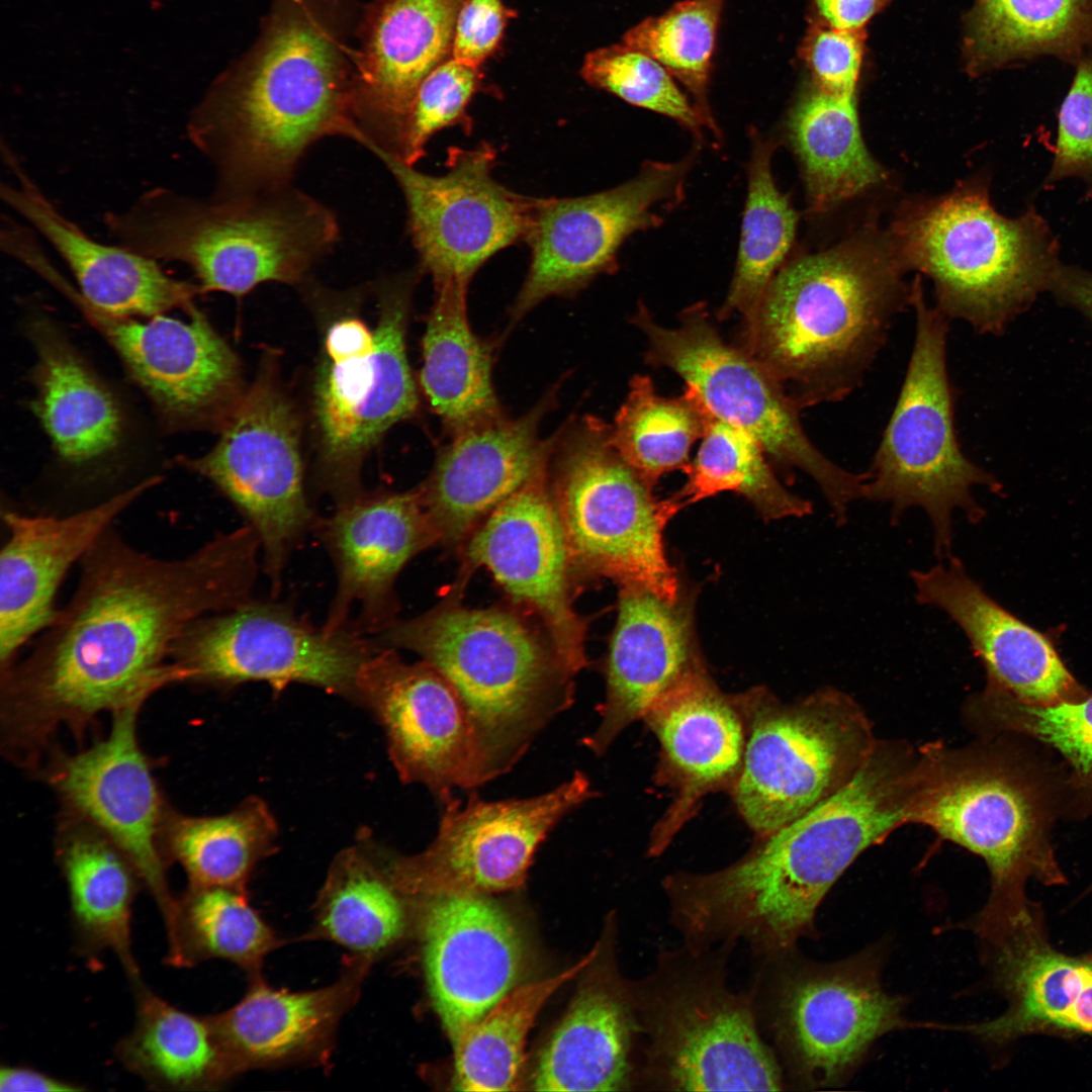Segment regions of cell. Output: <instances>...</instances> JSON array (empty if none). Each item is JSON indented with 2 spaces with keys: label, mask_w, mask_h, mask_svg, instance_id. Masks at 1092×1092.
<instances>
[{
  "label": "cell",
  "mask_w": 1092,
  "mask_h": 1092,
  "mask_svg": "<svg viewBox=\"0 0 1092 1092\" xmlns=\"http://www.w3.org/2000/svg\"><path fill=\"white\" fill-rule=\"evenodd\" d=\"M261 544L248 524L191 554L154 557L107 528L82 560L69 604L31 652L1 671L6 743L32 756L61 725L141 705L186 681L173 647L196 620L251 600Z\"/></svg>",
  "instance_id": "cell-1"
},
{
  "label": "cell",
  "mask_w": 1092,
  "mask_h": 1092,
  "mask_svg": "<svg viewBox=\"0 0 1092 1092\" xmlns=\"http://www.w3.org/2000/svg\"><path fill=\"white\" fill-rule=\"evenodd\" d=\"M919 766V747L878 739L844 787L745 856L711 873H679L671 898L684 933L705 947L743 941L757 959L794 949L846 869L909 823Z\"/></svg>",
  "instance_id": "cell-2"
},
{
  "label": "cell",
  "mask_w": 1092,
  "mask_h": 1092,
  "mask_svg": "<svg viewBox=\"0 0 1092 1092\" xmlns=\"http://www.w3.org/2000/svg\"><path fill=\"white\" fill-rule=\"evenodd\" d=\"M331 24L310 0H282L250 56L194 107L186 132L215 173L214 194L289 185L318 141H357L353 75Z\"/></svg>",
  "instance_id": "cell-3"
},
{
  "label": "cell",
  "mask_w": 1092,
  "mask_h": 1092,
  "mask_svg": "<svg viewBox=\"0 0 1092 1092\" xmlns=\"http://www.w3.org/2000/svg\"><path fill=\"white\" fill-rule=\"evenodd\" d=\"M892 246L858 237L790 261L737 345L800 410L838 402L863 382L897 315L911 305Z\"/></svg>",
  "instance_id": "cell-4"
},
{
  "label": "cell",
  "mask_w": 1092,
  "mask_h": 1092,
  "mask_svg": "<svg viewBox=\"0 0 1092 1092\" xmlns=\"http://www.w3.org/2000/svg\"><path fill=\"white\" fill-rule=\"evenodd\" d=\"M104 223L116 244L189 267L202 292L235 296L301 283L340 239L334 211L291 184L209 199L155 187Z\"/></svg>",
  "instance_id": "cell-5"
},
{
  "label": "cell",
  "mask_w": 1092,
  "mask_h": 1092,
  "mask_svg": "<svg viewBox=\"0 0 1092 1092\" xmlns=\"http://www.w3.org/2000/svg\"><path fill=\"white\" fill-rule=\"evenodd\" d=\"M920 749L909 823L926 825L980 856L990 874L989 899L1026 894L1031 881L1067 884L1051 841L1055 820L1072 809L1067 775L1028 755L1008 733Z\"/></svg>",
  "instance_id": "cell-6"
},
{
  "label": "cell",
  "mask_w": 1092,
  "mask_h": 1092,
  "mask_svg": "<svg viewBox=\"0 0 1092 1092\" xmlns=\"http://www.w3.org/2000/svg\"><path fill=\"white\" fill-rule=\"evenodd\" d=\"M372 640L415 652L453 687L470 718L482 785L513 768L573 703L574 675L504 611L444 605L395 619Z\"/></svg>",
  "instance_id": "cell-7"
},
{
  "label": "cell",
  "mask_w": 1092,
  "mask_h": 1092,
  "mask_svg": "<svg viewBox=\"0 0 1092 1092\" xmlns=\"http://www.w3.org/2000/svg\"><path fill=\"white\" fill-rule=\"evenodd\" d=\"M734 944L662 950L631 982L639 1023L638 1083L664 1091H781L782 1066L750 990L728 985Z\"/></svg>",
  "instance_id": "cell-8"
},
{
  "label": "cell",
  "mask_w": 1092,
  "mask_h": 1092,
  "mask_svg": "<svg viewBox=\"0 0 1092 1092\" xmlns=\"http://www.w3.org/2000/svg\"><path fill=\"white\" fill-rule=\"evenodd\" d=\"M892 248L902 266L932 280L938 310L979 333L1002 332L1051 289L1062 264L1058 239L1034 207L1003 216L981 185L906 210L894 225Z\"/></svg>",
  "instance_id": "cell-9"
},
{
  "label": "cell",
  "mask_w": 1092,
  "mask_h": 1092,
  "mask_svg": "<svg viewBox=\"0 0 1092 1092\" xmlns=\"http://www.w3.org/2000/svg\"><path fill=\"white\" fill-rule=\"evenodd\" d=\"M915 334L905 377L874 453L863 499L887 505L898 522L912 508L927 516L938 559L950 555L953 516L984 517L974 489L998 492L1000 484L970 460L959 442L956 394L947 370L949 320L924 299L920 279L911 285Z\"/></svg>",
  "instance_id": "cell-10"
},
{
  "label": "cell",
  "mask_w": 1092,
  "mask_h": 1092,
  "mask_svg": "<svg viewBox=\"0 0 1092 1092\" xmlns=\"http://www.w3.org/2000/svg\"><path fill=\"white\" fill-rule=\"evenodd\" d=\"M551 459V491L571 563L620 586L676 600L681 586L664 530L684 508L678 497L657 498L655 485L614 447L610 425L593 416L558 432Z\"/></svg>",
  "instance_id": "cell-11"
},
{
  "label": "cell",
  "mask_w": 1092,
  "mask_h": 1092,
  "mask_svg": "<svg viewBox=\"0 0 1092 1092\" xmlns=\"http://www.w3.org/2000/svg\"><path fill=\"white\" fill-rule=\"evenodd\" d=\"M879 958L872 949L824 964L791 949L759 960L750 988L759 1027L791 1080L839 1083L877 1038L915 1025L903 999L883 989Z\"/></svg>",
  "instance_id": "cell-12"
},
{
  "label": "cell",
  "mask_w": 1092,
  "mask_h": 1092,
  "mask_svg": "<svg viewBox=\"0 0 1092 1092\" xmlns=\"http://www.w3.org/2000/svg\"><path fill=\"white\" fill-rule=\"evenodd\" d=\"M678 320L677 327L661 326L639 303L632 324L647 341L646 362L676 373L713 417L750 435L775 464L811 477L842 526L850 507L863 499L866 473L840 467L816 448L801 410L758 361L721 337L705 303L687 307Z\"/></svg>",
  "instance_id": "cell-13"
},
{
  "label": "cell",
  "mask_w": 1092,
  "mask_h": 1092,
  "mask_svg": "<svg viewBox=\"0 0 1092 1092\" xmlns=\"http://www.w3.org/2000/svg\"><path fill=\"white\" fill-rule=\"evenodd\" d=\"M741 696L747 738L733 796L765 837L844 787L878 739L860 705L836 688L793 703L760 689Z\"/></svg>",
  "instance_id": "cell-14"
},
{
  "label": "cell",
  "mask_w": 1092,
  "mask_h": 1092,
  "mask_svg": "<svg viewBox=\"0 0 1092 1092\" xmlns=\"http://www.w3.org/2000/svg\"><path fill=\"white\" fill-rule=\"evenodd\" d=\"M377 649L354 626L330 634L283 604L249 600L193 622L171 660L186 681L221 688L260 681L275 692L303 684L355 701L358 671Z\"/></svg>",
  "instance_id": "cell-15"
},
{
  "label": "cell",
  "mask_w": 1092,
  "mask_h": 1092,
  "mask_svg": "<svg viewBox=\"0 0 1092 1092\" xmlns=\"http://www.w3.org/2000/svg\"><path fill=\"white\" fill-rule=\"evenodd\" d=\"M295 412L267 373L245 390L215 446L185 467L209 479L256 531L275 596L292 551L318 518L304 488Z\"/></svg>",
  "instance_id": "cell-16"
},
{
  "label": "cell",
  "mask_w": 1092,
  "mask_h": 1092,
  "mask_svg": "<svg viewBox=\"0 0 1092 1092\" xmlns=\"http://www.w3.org/2000/svg\"><path fill=\"white\" fill-rule=\"evenodd\" d=\"M592 796L579 771L549 792L523 799L441 802L435 838L411 856H393L394 882L406 899L483 895L520 889L536 851L555 826Z\"/></svg>",
  "instance_id": "cell-17"
},
{
  "label": "cell",
  "mask_w": 1092,
  "mask_h": 1092,
  "mask_svg": "<svg viewBox=\"0 0 1092 1092\" xmlns=\"http://www.w3.org/2000/svg\"><path fill=\"white\" fill-rule=\"evenodd\" d=\"M971 926L1007 1005L959 1029L995 1046L1035 1035L1092 1037V954L1059 949L1042 906L1027 894L988 900Z\"/></svg>",
  "instance_id": "cell-18"
},
{
  "label": "cell",
  "mask_w": 1092,
  "mask_h": 1092,
  "mask_svg": "<svg viewBox=\"0 0 1092 1092\" xmlns=\"http://www.w3.org/2000/svg\"><path fill=\"white\" fill-rule=\"evenodd\" d=\"M370 152L401 190L420 269L432 276L435 286H468L489 258L526 240L537 198L513 192L492 177L496 150L488 143L470 150L449 148L447 170L438 176L382 151Z\"/></svg>",
  "instance_id": "cell-19"
},
{
  "label": "cell",
  "mask_w": 1092,
  "mask_h": 1092,
  "mask_svg": "<svg viewBox=\"0 0 1092 1092\" xmlns=\"http://www.w3.org/2000/svg\"><path fill=\"white\" fill-rule=\"evenodd\" d=\"M32 269L104 337L172 429L222 427L243 392L237 356L194 305L189 320L118 316L92 305L48 262Z\"/></svg>",
  "instance_id": "cell-20"
},
{
  "label": "cell",
  "mask_w": 1092,
  "mask_h": 1092,
  "mask_svg": "<svg viewBox=\"0 0 1092 1092\" xmlns=\"http://www.w3.org/2000/svg\"><path fill=\"white\" fill-rule=\"evenodd\" d=\"M693 156L645 162L634 178L602 192L537 198L525 240L530 267L510 313L512 323L547 297L574 294L598 275L614 272L625 240L660 225L663 213L682 200Z\"/></svg>",
  "instance_id": "cell-21"
},
{
  "label": "cell",
  "mask_w": 1092,
  "mask_h": 1092,
  "mask_svg": "<svg viewBox=\"0 0 1092 1092\" xmlns=\"http://www.w3.org/2000/svg\"><path fill=\"white\" fill-rule=\"evenodd\" d=\"M416 275H400L382 285L375 349L347 360H326L318 374L321 481L338 504L360 494L359 469L366 452L390 427L417 411L405 349Z\"/></svg>",
  "instance_id": "cell-22"
},
{
  "label": "cell",
  "mask_w": 1092,
  "mask_h": 1092,
  "mask_svg": "<svg viewBox=\"0 0 1092 1092\" xmlns=\"http://www.w3.org/2000/svg\"><path fill=\"white\" fill-rule=\"evenodd\" d=\"M141 707L113 712L105 739L73 755H59L47 777L73 814L127 857L154 898L167 930L174 920L177 898L168 885L161 841L167 814L136 736Z\"/></svg>",
  "instance_id": "cell-23"
},
{
  "label": "cell",
  "mask_w": 1092,
  "mask_h": 1092,
  "mask_svg": "<svg viewBox=\"0 0 1092 1092\" xmlns=\"http://www.w3.org/2000/svg\"><path fill=\"white\" fill-rule=\"evenodd\" d=\"M355 701L378 720L404 784L427 787L440 802L456 789L482 786L467 710L430 664L406 662L393 648L379 647L358 671Z\"/></svg>",
  "instance_id": "cell-24"
},
{
  "label": "cell",
  "mask_w": 1092,
  "mask_h": 1092,
  "mask_svg": "<svg viewBox=\"0 0 1092 1092\" xmlns=\"http://www.w3.org/2000/svg\"><path fill=\"white\" fill-rule=\"evenodd\" d=\"M466 558L484 566L545 625L560 664L576 675L586 664L585 623L573 610L570 553L548 485V467L499 505L470 535Z\"/></svg>",
  "instance_id": "cell-25"
},
{
  "label": "cell",
  "mask_w": 1092,
  "mask_h": 1092,
  "mask_svg": "<svg viewBox=\"0 0 1092 1092\" xmlns=\"http://www.w3.org/2000/svg\"><path fill=\"white\" fill-rule=\"evenodd\" d=\"M411 899L422 906L423 962L432 1004L454 1045L517 987L526 946L509 914L486 896Z\"/></svg>",
  "instance_id": "cell-26"
},
{
  "label": "cell",
  "mask_w": 1092,
  "mask_h": 1092,
  "mask_svg": "<svg viewBox=\"0 0 1092 1092\" xmlns=\"http://www.w3.org/2000/svg\"><path fill=\"white\" fill-rule=\"evenodd\" d=\"M334 563L337 587L323 625L375 634L395 620L394 584L407 562L438 542L418 490L373 493L338 504L314 528Z\"/></svg>",
  "instance_id": "cell-27"
},
{
  "label": "cell",
  "mask_w": 1092,
  "mask_h": 1092,
  "mask_svg": "<svg viewBox=\"0 0 1092 1092\" xmlns=\"http://www.w3.org/2000/svg\"><path fill=\"white\" fill-rule=\"evenodd\" d=\"M695 592L668 601L634 585L620 586L618 616L606 659L600 723L582 744L601 755L630 724L693 672L705 667L695 623Z\"/></svg>",
  "instance_id": "cell-28"
},
{
  "label": "cell",
  "mask_w": 1092,
  "mask_h": 1092,
  "mask_svg": "<svg viewBox=\"0 0 1092 1092\" xmlns=\"http://www.w3.org/2000/svg\"><path fill=\"white\" fill-rule=\"evenodd\" d=\"M464 0H378L370 12L353 74L357 143L393 156L416 92L451 58Z\"/></svg>",
  "instance_id": "cell-29"
},
{
  "label": "cell",
  "mask_w": 1092,
  "mask_h": 1092,
  "mask_svg": "<svg viewBox=\"0 0 1092 1092\" xmlns=\"http://www.w3.org/2000/svg\"><path fill=\"white\" fill-rule=\"evenodd\" d=\"M549 392L518 419L505 416L452 435L420 489L438 542L470 536L499 505L549 466L556 436L539 438Z\"/></svg>",
  "instance_id": "cell-30"
},
{
  "label": "cell",
  "mask_w": 1092,
  "mask_h": 1092,
  "mask_svg": "<svg viewBox=\"0 0 1092 1092\" xmlns=\"http://www.w3.org/2000/svg\"><path fill=\"white\" fill-rule=\"evenodd\" d=\"M660 745L657 777L675 799L653 834L663 850L708 793L735 785L743 764L747 721L742 697L724 694L705 667L665 695L644 717Z\"/></svg>",
  "instance_id": "cell-31"
},
{
  "label": "cell",
  "mask_w": 1092,
  "mask_h": 1092,
  "mask_svg": "<svg viewBox=\"0 0 1092 1092\" xmlns=\"http://www.w3.org/2000/svg\"><path fill=\"white\" fill-rule=\"evenodd\" d=\"M916 601L944 613L982 661L987 684L1030 705L1078 700L1088 692L1044 634L994 601L950 555L910 573Z\"/></svg>",
  "instance_id": "cell-32"
},
{
  "label": "cell",
  "mask_w": 1092,
  "mask_h": 1092,
  "mask_svg": "<svg viewBox=\"0 0 1092 1092\" xmlns=\"http://www.w3.org/2000/svg\"><path fill=\"white\" fill-rule=\"evenodd\" d=\"M152 477L110 498L64 516H27L7 511L9 538L0 555V666L8 668L20 648L56 618L55 599L73 564L143 493Z\"/></svg>",
  "instance_id": "cell-33"
},
{
  "label": "cell",
  "mask_w": 1092,
  "mask_h": 1092,
  "mask_svg": "<svg viewBox=\"0 0 1092 1092\" xmlns=\"http://www.w3.org/2000/svg\"><path fill=\"white\" fill-rule=\"evenodd\" d=\"M2 154L13 177L1 185L2 200L54 248L92 305L139 317L194 305L202 293L198 284L169 276L157 261L118 244L94 240L41 192L9 147L2 146Z\"/></svg>",
  "instance_id": "cell-34"
},
{
  "label": "cell",
  "mask_w": 1092,
  "mask_h": 1092,
  "mask_svg": "<svg viewBox=\"0 0 1092 1092\" xmlns=\"http://www.w3.org/2000/svg\"><path fill=\"white\" fill-rule=\"evenodd\" d=\"M543 1048L532 1077L536 1091H621L637 1083L639 1023L631 982L604 951ZM598 963V959H597Z\"/></svg>",
  "instance_id": "cell-35"
},
{
  "label": "cell",
  "mask_w": 1092,
  "mask_h": 1092,
  "mask_svg": "<svg viewBox=\"0 0 1092 1092\" xmlns=\"http://www.w3.org/2000/svg\"><path fill=\"white\" fill-rule=\"evenodd\" d=\"M369 963L358 957L335 983L309 991L274 989L257 979L236 1005L208 1016L233 1076L324 1052L355 1001Z\"/></svg>",
  "instance_id": "cell-36"
},
{
  "label": "cell",
  "mask_w": 1092,
  "mask_h": 1092,
  "mask_svg": "<svg viewBox=\"0 0 1092 1092\" xmlns=\"http://www.w3.org/2000/svg\"><path fill=\"white\" fill-rule=\"evenodd\" d=\"M28 333L36 353L33 407L59 455L83 464L115 449L123 419L112 392L49 320H33Z\"/></svg>",
  "instance_id": "cell-37"
},
{
  "label": "cell",
  "mask_w": 1092,
  "mask_h": 1092,
  "mask_svg": "<svg viewBox=\"0 0 1092 1092\" xmlns=\"http://www.w3.org/2000/svg\"><path fill=\"white\" fill-rule=\"evenodd\" d=\"M57 856L80 950L89 954L111 951L131 983L142 980L132 950L131 917L143 883L133 866L106 836L81 819L64 828Z\"/></svg>",
  "instance_id": "cell-38"
},
{
  "label": "cell",
  "mask_w": 1092,
  "mask_h": 1092,
  "mask_svg": "<svg viewBox=\"0 0 1092 1092\" xmlns=\"http://www.w3.org/2000/svg\"><path fill=\"white\" fill-rule=\"evenodd\" d=\"M467 289L435 286L422 341V389L451 435L505 416L492 383V347L468 321Z\"/></svg>",
  "instance_id": "cell-39"
},
{
  "label": "cell",
  "mask_w": 1092,
  "mask_h": 1092,
  "mask_svg": "<svg viewBox=\"0 0 1092 1092\" xmlns=\"http://www.w3.org/2000/svg\"><path fill=\"white\" fill-rule=\"evenodd\" d=\"M964 48L974 75L1044 57L1074 66L1092 52V0H975Z\"/></svg>",
  "instance_id": "cell-40"
},
{
  "label": "cell",
  "mask_w": 1092,
  "mask_h": 1092,
  "mask_svg": "<svg viewBox=\"0 0 1092 1092\" xmlns=\"http://www.w3.org/2000/svg\"><path fill=\"white\" fill-rule=\"evenodd\" d=\"M390 857L365 832L336 856L314 905L313 936L369 960L402 936L405 897L392 877Z\"/></svg>",
  "instance_id": "cell-41"
},
{
  "label": "cell",
  "mask_w": 1092,
  "mask_h": 1092,
  "mask_svg": "<svg viewBox=\"0 0 1092 1092\" xmlns=\"http://www.w3.org/2000/svg\"><path fill=\"white\" fill-rule=\"evenodd\" d=\"M131 984L135 1021L115 1046L126 1070L164 1091L209 1090L233 1077L208 1016L179 1009L142 980Z\"/></svg>",
  "instance_id": "cell-42"
},
{
  "label": "cell",
  "mask_w": 1092,
  "mask_h": 1092,
  "mask_svg": "<svg viewBox=\"0 0 1092 1092\" xmlns=\"http://www.w3.org/2000/svg\"><path fill=\"white\" fill-rule=\"evenodd\" d=\"M788 127L815 211H825L883 179L861 134L855 94L814 85L793 108Z\"/></svg>",
  "instance_id": "cell-43"
},
{
  "label": "cell",
  "mask_w": 1092,
  "mask_h": 1092,
  "mask_svg": "<svg viewBox=\"0 0 1092 1092\" xmlns=\"http://www.w3.org/2000/svg\"><path fill=\"white\" fill-rule=\"evenodd\" d=\"M163 850L185 871L189 886L246 891L256 866L276 849V819L259 797L215 816H167Z\"/></svg>",
  "instance_id": "cell-44"
},
{
  "label": "cell",
  "mask_w": 1092,
  "mask_h": 1092,
  "mask_svg": "<svg viewBox=\"0 0 1092 1092\" xmlns=\"http://www.w3.org/2000/svg\"><path fill=\"white\" fill-rule=\"evenodd\" d=\"M599 940L579 962L552 977L517 986L454 1045L453 1087L459 1091L519 1089L527 1035L551 995L597 957Z\"/></svg>",
  "instance_id": "cell-45"
},
{
  "label": "cell",
  "mask_w": 1092,
  "mask_h": 1092,
  "mask_svg": "<svg viewBox=\"0 0 1092 1092\" xmlns=\"http://www.w3.org/2000/svg\"><path fill=\"white\" fill-rule=\"evenodd\" d=\"M167 962L177 968L221 959L257 972L282 941L248 902L246 891L189 886L166 931Z\"/></svg>",
  "instance_id": "cell-46"
},
{
  "label": "cell",
  "mask_w": 1092,
  "mask_h": 1092,
  "mask_svg": "<svg viewBox=\"0 0 1092 1092\" xmlns=\"http://www.w3.org/2000/svg\"><path fill=\"white\" fill-rule=\"evenodd\" d=\"M748 191L742 219L737 262L718 320L739 314L748 318L757 308L770 281L782 268L793 244L797 214L789 197L777 187L771 173L774 146L752 136Z\"/></svg>",
  "instance_id": "cell-47"
},
{
  "label": "cell",
  "mask_w": 1092,
  "mask_h": 1092,
  "mask_svg": "<svg viewBox=\"0 0 1092 1092\" xmlns=\"http://www.w3.org/2000/svg\"><path fill=\"white\" fill-rule=\"evenodd\" d=\"M711 414L695 389L676 397L657 393L652 379L635 375L610 426L621 456L653 485L668 472L689 467L690 452Z\"/></svg>",
  "instance_id": "cell-48"
},
{
  "label": "cell",
  "mask_w": 1092,
  "mask_h": 1092,
  "mask_svg": "<svg viewBox=\"0 0 1092 1092\" xmlns=\"http://www.w3.org/2000/svg\"><path fill=\"white\" fill-rule=\"evenodd\" d=\"M766 457L750 435L711 415L697 455L685 471L687 482L675 495L686 507L724 491L734 492L766 521L810 515L812 503L790 491Z\"/></svg>",
  "instance_id": "cell-49"
},
{
  "label": "cell",
  "mask_w": 1092,
  "mask_h": 1092,
  "mask_svg": "<svg viewBox=\"0 0 1092 1092\" xmlns=\"http://www.w3.org/2000/svg\"><path fill=\"white\" fill-rule=\"evenodd\" d=\"M966 715L982 736L1011 733L1057 751L1068 766L1073 810L1092 808V694L1053 705H1030L986 684L969 698Z\"/></svg>",
  "instance_id": "cell-50"
},
{
  "label": "cell",
  "mask_w": 1092,
  "mask_h": 1092,
  "mask_svg": "<svg viewBox=\"0 0 1092 1092\" xmlns=\"http://www.w3.org/2000/svg\"><path fill=\"white\" fill-rule=\"evenodd\" d=\"M725 0H685L628 30L622 42L660 63L692 94L714 133L708 85L717 28Z\"/></svg>",
  "instance_id": "cell-51"
},
{
  "label": "cell",
  "mask_w": 1092,
  "mask_h": 1092,
  "mask_svg": "<svg viewBox=\"0 0 1092 1092\" xmlns=\"http://www.w3.org/2000/svg\"><path fill=\"white\" fill-rule=\"evenodd\" d=\"M580 74L590 86L672 118L695 134H700L703 126L711 130L669 72L652 57L623 42L589 52Z\"/></svg>",
  "instance_id": "cell-52"
},
{
  "label": "cell",
  "mask_w": 1092,
  "mask_h": 1092,
  "mask_svg": "<svg viewBox=\"0 0 1092 1092\" xmlns=\"http://www.w3.org/2000/svg\"><path fill=\"white\" fill-rule=\"evenodd\" d=\"M482 80L480 69L460 64L452 58L437 66L416 92L392 157L415 166L426 155L429 141L440 130L460 126L470 134L473 121L468 106L483 88Z\"/></svg>",
  "instance_id": "cell-53"
},
{
  "label": "cell",
  "mask_w": 1092,
  "mask_h": 1092,
  "mask_svg": "<svg viewBox=\"0 0 1092 1092\" xmlns=\"http://www.w3.org/2000/svg\"><path fill=\"white\" fill-rule=\"evenodd\" d=\"M1073 67V80L1058 113L1057 142L1045 184L1074 178L1092 193V52Z\"/></svg>",
  "instance_id": "cell-54"
},
{
  "label": "cell",
  "mask_w": 1092,
  "mask_h": 1092,
  "mask_svg": "<svg viewBox=\"0 0 1092 1092\" xmlns=\"http://www.w3.org/2000/svg\"><path fill=\"white\" fill-rule=\"evenodd\" d=\"M864 52L863 30L818 24L801 49L815 86L838 94H855Z\"/></svg>",
  "instance_id": "cell-55"
},
{
  "label": "cell",
  "mask_w": 1092,
  "mask_h": 1092,
  "mask_svg": "<svg viewBox=\"0 0 1092 1092\" xmlns=\"http://www.w3.org/2000/svg\"><path fill=\"white\" fill-rule=\"evenodd\" d=\"M516 12L502 0H464L455 21L451 58L480 69L495 52Z\"/></svg>",
  "instance_id": "cell-56"
},
{
  "label": "cell",
  "mask_w": 1092,
  "mask_h": 1092,
  "mask_svg": "<svg viewBox=\"0 0 1092 1092\" xmlns=\"http://www.w3.org/2000/svg\"><path fill=\"white\" fill-rule=\"evenodd\" d=\"M376 346L375 330L360 318L342 317L335 322L325 338L327 360L342 361L372 352Z\"/></svg>",
  "instance_id": "cell-57"
},
{
  "label": "cell",
  "mask_w": 1092,
  "mask_h": 1092,
  "mask_svg": "<svg viewBox=\"0 0 1092 1092\" xmlns=\"http://www.w3.org/2000/svg\"><path fill=\"white\" fill-rule=\"evenodd\" d=\"M86 1087L64 1080L28 1066L2 1065L0 1091L2 1092H76Z\"/></svg>",
  "instance_id": "cell-58"
},
{
  "label": "cell",
  "mask_w": 1092,
  "mask_h": 1092,
  "mask_svg": "<svg viewBox=\"0 0 1092 1092\" xmlns=\"http://www.w3.org/2000/svg\"><path fill=\"white\" fill-rule=\"evenodd\" d=\"M890 0H814L819 15L830 26L861 30Z\"/></svg>",
  "instance_id": "cell-59"
},
{
  "label": "cell",
  "mask_w": 1092,
  "mask_h": 1092,
  "mask_svg": "<svg viewBox=\"0 0 1092 1092\" xmlns=\"http://www.w3.org/2000/svg\"><path fill=\"white\" fill-rule=\"evenodd\" d=\"M1050 290L1092 318V272L1062 263Z\"/></svg>",
  "instance_id": "cell-60"
},
{
  "label": "cell",
  "mask_w": 1092,
  "mask_h": 1092,
  "mask_svg": "<svg viewBox=\"0 0 1092 1092\" xmlns=\"http://www.w3.org/2000/svg\"><path fill=\"white\" fill-rule=\"evenodd\" d=\"M1089 953H1090V954H1092V948H1091V950L1089 951Z\"/></svg>",
  "instance_id": "cell-61"
}]
</instances>
